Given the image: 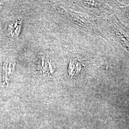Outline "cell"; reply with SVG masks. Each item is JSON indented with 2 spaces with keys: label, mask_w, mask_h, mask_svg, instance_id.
Wrapping results in <instances>:
<instances>
[{
  "label": "cell",
  "mask_w": 129,
  "mask_h": 129,
  "mask_svg": "<svg viewBox=\"0 0 129 129\" xmlns=\"http://www.w3.org/2000/svg\"><path fill=\"white\" fill-rule=\"evenodd\" d=\"M15 62L12 59H8L4 64L3 67V78L5 83H7L8 80L14 72Z\"/></svg>",
  "instance_id": "cell-1"
},
{
  "label": "cell",
  "mask_w": 129,
  "mask_h": 129,
  "mask_svg": "<svg viewBox=\"0 0 129 129\" xmlns=\"http://www.w3.org/2000/svg\"><path fill=\"white\" fill-rule=\"evenodd\" d=\"M3 5V3H2V2H0V7L2 6Z\"/></svg>",
  "instance_id": "cell-2"
}]
</instances>
